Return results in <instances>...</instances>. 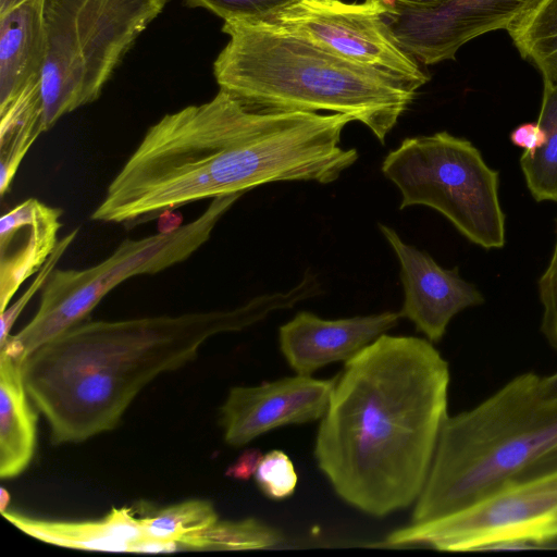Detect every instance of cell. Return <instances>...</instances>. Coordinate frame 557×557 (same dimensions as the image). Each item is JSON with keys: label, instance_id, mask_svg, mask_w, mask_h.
Segmentation results:
<instances>
[{"label": "cell", "instance_id": "cell-1", "mask_svg": "<svg viewBox=\"0 0 557 557\" xmlns=\"http://www.w3.org/2000/svg\"><path fill=\"white\" fill-rule=\"evenodd\" d=\"M449 368L432 343L383 334L345 362L314 456L336 494L384 517L416 502L447 419Z\"/></svg>", "mask_w": 557, "mask_h": 557}, {"label": "cell", "instance_id": "cell-2", "mask_svg": "<svg viewBox=\"0 0 557 557\" xmlns=\"http://www.w3.org/2000/svg\"><path fill=\"white\" fill-rule=\"evenodd\" d=\"M309 297L300 282L233 309L83 321L25 357L24 383L51 442L81 443L116 428L145 386L193 361L211 337L243 331Z\"/></svg>", "mask_w": 557, "mask_h": 557}, {"label": "cell", "instance_id": "cell-3", "mask_svg": "<svg viewBox=\"0 0 557 557\" xmlns=\"http://www.w3.org/2000/svg\"><path fill=\"white\" fill-rule=\"evenodd\" d=\"M222 32L215 82L255 109L346 114L384 144L418 90L264 20H227Z\"/></svg>", "mask_w": 557, "mask_h": 557}, {"label": "cell", "instance_id": "cell-4", "mask_svg": "<svg viewBox=\"0 0 557 557\" xmlns=\"http://www.w3.org/2000/svg\"><path fill=\"white\" fill-rule=\"evenodd\" d=\"M557 469V397L527 372L447 417L411 523L436 520L509 484Z\"/></svg>", "mask_w": 557, "mask_h": 557}, {"label": "cell", "instance_id": "cell-5", "mask_svg": "<svg viewBox=\"0 0 557 557\" xmlns=\"http://www.w3.org/2000/svg\"><path fill=\"white\" fill-rule=\"evenodd\" d=\"M169 0H47L41 77L45 129L97 100Z\"/></svg>", "mask_w": 557, "mask_h": 557}, {"label": "cell", "instance_id": "cell-6", "mask_svg": "<svg viewBox=\"0 0 557 557\" xmlns=\"http://www.w3.org/2000/svg\"><path fill=\"white\" fill-rule=\"evenodd\" d=\"M243 194L213 198L195 220L170 232L124 239L104 260L86 269H54L42 287L38 310L0 350L25 358L42 344L83 322L126 280L156 274L185 261L205 245L218 222Z\"/></svg>", "mask_w": 557, "mask_h": 557}, {"label": "cell", "instance_id": "cell-7", "mask_svg": "<svg viewBox=\"0 0 557 557\" xmlns=\"http://www.w3.org/2000/svg\"><path fill=\"white\" fill-rule=\"evenodd\" d=\"M382 172L400 190V209L430 207L470 242L505 245L498 172L471 141L448 132L406 138L385 157Z\"/></svg>", "mask_w": 557, "mask_h": 557}, {"label": "cell", "instance_id": "cell-8", "mask_svg": "<svg viewBox=\"0 0 557 557\" xmlns=\"http://www.w3.org/2000/svg\"><path fill=\"white\" fill-rule=\"evenodd\" d=\"M557 539V469L509 484L446 517L410 523L375 546L442 552L529 548Z\"/></svg>", "mask_w": 557, "mask_h": 557}, {"label": "cell", "instance_id": "cell-9", "mask_svg": "<svg viewBox=\"0 0 557 557\" xmlns=\"http://www.w3.org/2000/svg\"><path fill=\"white\" fill-rule=\"evenodd\" d=\"M264 21L416 89L430 79L422 64L397 42L383 8L375 2L295 0Z\"/></svg>", "mask_w": 557, "mask_h": 557}, {"label": "cell", "instance_id": "cell-10", "mask_svg": "<svg viewBox=\"0 0 557 557\" xmlns=\"http://www.w3.org/2000/svg\"><path fill=\"white\" fill-rule=\"evenodd\" d=\"M536 0H447L430 9L385 14L397 42L422 65L454 60L468 41L509 29Z\"/></svg>", "mask_w": 557, "mask_h": 557}, {"label": "cell", "instance_id": "cell-11", "mask_svg": "<svg viewBox=\"0 0 557 557\" xmlns=\"http://www.w3.org/2000/svg\"><path fill=\"white\" fill-rule=\"evenodd\" d=\"M336 379L297 374L258 386L232 387L220 410L225 443L239 447L270 430L321 419Z\"/></svg>", "mask_w": 557, "mask_h": 557}, {"label": "cell", "instance_id": "cell-12", "mask_svg": "<svg viewBox=\"0 0 557 557\" xmlns=\"http://www.w3.org/2000/svg\"><path fill=\"white\" fill-rule=\"evenodd\" d=\"M400 264L404 304L400 317L410 320L431 343L440 342L450 320L466 308L484 302L483 295L426 252L403 242L392 227L379 224Z\"/></svg>", "mask_w": 557, "mask_h": 557}, {"label": "cell", "instance_id": "cell-13", "mask_svg": "<svg viewBox=\"0 0 557 557\" xmlns=\"http://www.w3.org/2000/svg\"><path fill=\"white\" fill-rule=\"evenodd\" d=\"M399 312L324 320L308 311L298 312L280 327L278 342L289 367L300 375L347 361L398 324Z\"/></svg>", "mask_w": 557, "mask_h": 557}, {"label": "cell", "instance_id": "cell-14", "mask_svg": "<svg viewBox=\"0 0 557 557\" xmlns=\"http://www.w3.org/2000/svg\"><path fill=\"white\" fill-rule=\"evenodd\" d=\"M62 210L28 198L0 220V311L39 272L59 244Z\"/></svg>", "mask_w": 557, "mask_h": 557}, {"label": "cell", "instance_id": "cell-15", "mask_svg": "<svg viewBox=\"0 0 557 557\" xmlns=\"http://www.w3.org/2000/svg\"><path fill=\"white\" fill-rule=\"evenodd\" d=\"M47 0H25L0 14V111L41 86L47 57Z\"/></svg>", "mask_w": 557, "mask_h": 557}, {"label": "cell", "instance_id": "cell-16", "mask_svg": "<svg viewBox=\"0 0 557 557\" xmlns=\"http://www.w3.org/2000/svg\"><path fill=\"white\" fill-rule=\"evenodd\" d=\"M4 519L23 533L52 545L119 553H147L150 539L132 508H112L95 521H53L5 510Z\"/></svg>", "mask_w": 557, "mask_h": 557}, {"label": "cell", "instance_id": "cell-17", "mask_svg": "<svg viewBox=\"0 0 557 557\" xmlns=\"http://www.w3.org/2000/svg\"><path fill=\"white\" fill-rule=\"evenodd\" d=\"M23 358L0 351V478L21 474L33 460L37 412L23 377Z\"/></svg>", "mask_w": 557, "mask_h": 557}, {"label": "cell", "instance_id": "cell-18", "mask_svg": "<svg viewBox=\"0 0 557 557\" xmlns=\"http://www.w3.org/2000/svg\"><path fill=\"white\" fill-rule=\"evenodd\" d=\"M41 86L26 89L0 111V195L10 190L17 170L45 132Z\"/></svg>", "mask_w": 557, "mask_h": 557}, {"label": "cell", "instance_id": "cell-19", "mask_svg": "<svg viewBox=\"0 0 557 557\" xmlns=\"http://www.w3.org/2000/svg\"><path fill=\"white\" fill-rule=\"evenodd\" d=\"M520 55L557 85V0H536L508 30Z\"/></svg>", "mask_w": 557, "mask_h": 557}, {"label": "cell", "instance_id": "cell-20", "mask_svg": "<svg viewBox=\"0 0 557 557\" xmlns=\"http://www.w3.org/2000/svg\"><path fill=\"white\" fill-rule=\"evenodd\" d=\"M537 124L545 143L534 152H523L521 169L536 201H557V85L545 82Z\"/></svg>", "mask_w": 557, "mask_h": 557}, {"label": "cell", "instance_id": "cell-21", "mask_svg": "<svg viewBox=\"0 0 557 557\" xmlns=\"http://www.w3.org/2000/svg\"><path fill=\"white\" fill-rule=\"evenodd\" d=\"M283 534L252 518L237 521L219 519L206 528L185 535L177 549L191 550H247L263 549L283 542Z\"/></svg>", "mask_w": 557, "mask_h": 557}, {"label": "cell", "instance_id": "cell-22", "mask_svg": "<svg viewBox=\"0 0 557 557\" xmlns=\"http://www.w3.org/2000/svg\"><path fill=\"white\" fill-rule=\"evenodd\" d=\"M140 524L147 539L166 543L177 550V543L187 534L206 528L219 519L207 499H187L141 517Z\"/></svg>", "mask_w": 557, "mask_h": 557}, {"label": "cell", "instance_id": "cell-23", "mask_svg": "<svg viewBox=\"0 0 557 557\" xmlns=\"http://www.w3.org/2000/svg\"><path fill=\"white\" fill-rule=\"evenodd\" d=\"M255 479L260 491L275 500L289 497L298 481L292 460L284 451L277 449L262 456Z\"/></svg>", "mask_w": 557, "mask_h": 557}, {"label": "cell", "instance_id": "cell-24", "mask_svg": "<svg viewBox=\"0 0 557 557\" xmlns=\"http://www.w3.org/2000/svg\"><path fill=\"white\" fill-rule=\"evenodd\" d=\"M295 0H184L189 8H201L223 21L264 20Z\"/></svg>", "mask_w": 557, "mask_h": 557}, {"label": "cell", "instance_id": "cell-25", "mask_svg": "<svg viewBox=\"0 0 557 557\" xmlns=\"http://www.w3.org/2000/svg\"><path fill=\"white\" fill-rule=\"evenodd\" d=\"M77 233V228L73 230L71 233H69L59 240V244L55 247L54 251L47 260V262L44 264V267L39 270L38 274L36 275L33 283L29 285L27 290L23 293L22 296L15 302H13L11 306H8V308L1 312L0 344H2L11 335V330L15 321L17 320L26 305L29 302L32 297L35 295V293L38 292L39 289H42L48 277L55 269V264L64 255L70 245L74 242Z\"/></svg>", "mask_w": 557, "mask_h": 557}, {"label": "cell", "instance_id": "cell-26", "mask_svg": "<svg viewBox=\"0 0 557 557\" xmlns=\"http://www.w3.org/2000/svg\"><path fill=\"white\" fill-rule=\"evenodd\" d=\"M539 296L543 307L541 332L557 351V237L550 261L539 281Z\"/></svg>", "mask_w": 557, "mask_h": 557}, {"label": "cell", "instance_id": "cell-27", "mask_svg": "<svg viewBox=\"0 0 557 557\" xmlns=\"http://www.w3.org/2000/svg\"><path fill=\"white\" fill-rule=\"evenodd\" d=\"M545 138V132L537 123L521 124L510 135L511 141L529 153L542 147Z\"/></svg>", "mask_w": 557, "mask_h": 557}, {"label": "cell", "instance_id": "cell-28", "mask_svg": "<svg viewBox=\"0 0 557 557\" xmlns=\"http://www.w3.org/2000/svg\"><path fill=\"white\" fill-rule=\"evenodd\" d=\"M261 459L260 450L248 449L227 469L226 474L238 480H248L256 473Z\"/></svg>", "mask_w": 557, "mask_h": 557}, {"label": "cell", "instance_id": "cell-29", "mask_svg": "<svg viewBox=\"0 0 557 557\" xmlns=\"http://www.w3.org/2000/svg\"><path fill=\"white\" fill-rule=\"evenodd\" d=\"M380 4L385 14L397 13L406 10H421L437 7L447 0H369Z\"/></svg>", "mask_w": 557, "mask_h": 557}, {"label": "cell", "instance_id": "cell-30", "mask_svg": "<svg viewBox=\"0 0 557 557\" xmlns=\"http://www.w3.org/2000/svg\"><path fill=\"white\" fill-rule=\"evenodd\" d=\"M542 383L547 394L557 397V371L549 375L542 376Z\"/></svg>", "mask_w": 557, "mask_h": 557}, {"label": "cell", "instance_id": "cell-31", "mask_svg": "<svg viewBox=\"0 0 557 557\" xmlns=\"http://www.w3.org/2000/svg\"><path fill=\"white\" fill-rule=\"evenodd\" d=\"M10 500H11L10 493L4 487H1L0 488V510H1V512L8 510Z\"/></svg>", "mask_w": 557, "mask_h": 557}, {"label": "cell", "instance_id": "cell-32", "mask_svg": "<svg viewBox=\"0 0 557 557\" xmlns=\"http://www.w3.org/2000/svg\"><path fill=\"white\" fill-rule=\"evenodd\" d=\"M25 0H0V14L8 12Z\"/></svg>", "mask_w": 557, "mask_h": 557}]
</instances>
